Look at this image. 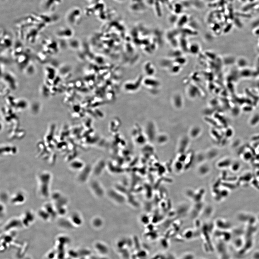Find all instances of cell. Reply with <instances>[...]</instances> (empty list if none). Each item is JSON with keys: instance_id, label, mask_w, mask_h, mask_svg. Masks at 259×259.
Wrapping results in <instances>:
<instances>
[{"instance_id": "cell-1", "label": "cell", "mask_w": 259, "mask_h": 259, "mask_svg": "<svg viewBox=\"0 0 259 259\" xmlns=\"http://www.w3.org/2000/svg\"><path fill=\"white\" fill-rule=\"evenodd\" d=\"M52 176L50 173L42 172L38 177V184L39 194L43 198H47L50 195V185Z\"/></svg>"}, {"instance_id": "cell-2", "label": "cell", "mask_w": 259, "mask_h": 259, "mask_svg": "<svg viewBox=\"0 0 259 259\" xmlns=\"http://www.w3.org/2000/svg\"><path fill=\"white\" fill-rule=\"evenodd\" d=\"M35 220L34 214L30 211H26L23 214L21 219L22 224L25 226H29L34 222Z\"/></svg>"}, {"instance_id": "cell-3", "label": "cell", "mask_w": 259, "mask_h": 259, "mask_svg": "<svg viewBox=\"0 0 259 259\" xmlns=\"http://www.w3.org/2000/svg\"><path fill=\"white\" fill-rule=\"evenodd\" d=\"M26 199V197L23 192H18L13 195L11 202L14 205H20L23 203Z\"/></svg>"}, {"instance_id": "cell-4", "label": "cell", "mask_w": 259, "mask_h": 259, "mask_svg": "<svg viewBox=\"0 0 259 259\" xmlns=\"http://www.w3.org/2000/svg\"><path fill=\"white\" fill-rule=\"evenodd\" d=\"M38 214L39 217L43 220L48 221L52 218L50 214L43 208L39 210Z\"/></svg>"}, {"instance_id": "cell-5", "label": "cell", "mask_w": 259, "mask_h": 259, "mask_svg": "<svg viewBox=\"0 0 259 259\" xmlns=\"http://www.w3.org/2000/svg\"><path fill=\"white\" fill-rule=\"evenodd\" d=\"M70 222L75 224L76 225H79L82 222L81 219L78 214H73L71 216Z\"/></svg>"}, {"instance_id": "cell-6", "label": "cell", "mask_w": 259, "mask_h": 259, "mask_svg": "<svg viewBox=\"0 0 259 259\" xmlns=\"http://www.w3.org/2000/svg\"><path fill=\"white\" fill-rule=\"evenodd\" d=\"M180 143V148L179 150L180 151L183 153L184 151L185 150L187 147V144H188V140L187 138H184L182 140Z\"/></svg>"}, {"instance_id": "cell-7", "label": "cell", "mask_w": 259, "mask_h": 259, "mask_svg": "<svg viewBox=\"0 0 259 259\" xmlns=\"http://www.w3.org/2000/svg\"><path fill=\"white\" fill-rule=\"evenodd\" d=\"M201 131V129L198 127H195L192 128L190 131V134L192 137L194 138L199 135Z\"/></svg>"}, {"instance_id": "cell-8", "label": "cell", "mask_w": 259, "mask_h": 259, "mask_svg": "<svg viewBox=\"0 0 259 259\" xmlns=\"http://www.w3.org/2000/svg\"><path fill=\"white\" fill-rule=\"evenodd\" d=\"M167 137L165 135H160L158 138V141L160 143H165L167 140Z\"/></svg>"}]
</instances>
